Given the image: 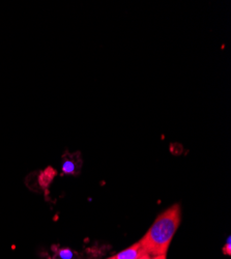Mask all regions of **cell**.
<instances>
[{"label":"cell","instance_id":"cell-1","mask_svg":"<svg viewBox=\"0 0 231 259\" xmlns=\"http://www.w3.org/2000/svg\"><path fill=\"white\" fill-rule=\"evenodd\" d=\"M180 223V206L173 204L163 211L139 242L145 253L151 256L166 255L172 237Z\"/></svg>","mask_w":231,"mask_h":259},{"label":"cell","instance_id":"cell-2","mask_svg":"<svg viewBox=\"0 0 231 259\" xmlns=\"http://www.w3.org/2000/svg\"><path fill=\"white\" fill-rule=\"evenodd\" d=\"M77 155H66L64 157V161H62L61 165V170L65 175H70V176H75L78 175L80 168L82 166V161L81 159H77Z\"/></svg>","mask_w":231,"mask_h":259},{"label":"cell","instance_id":"cell-3","mask_svg":"<svg viewBox=\"0 0 231 259\" xmlns=\"http://www.w3.org/2000/svg\"><path fill=\"white\" fill-rule=\"evenodd\" d=\"M143 254H145V251L143 250L142 246L138 242L132 245L131 247H129L128 249L119 252L113 257L114 259H139Z\"/></svg>","mask_w":231,"mask_h":259},{"label":"cell","instance_id":"cell-4","mask_svg":"<svg viewBox=\"0 0 231 259\" xmlns=\"http://www.w3.org/2000/svg\"><path fill=\"white\" fill-rule=\"evenodd\" d=\"M55 175H56V172H55V170L53 168H51V167L47 168L46 170H44L43 172H41L40 176H39V179H38L39 185L43 187V188L48 187L52 183Z\"/></svg>","mask_w":231,"mask_h":259},{"label":"cell","instance_id":"cell-5","mask_svg":"<svg viewBox=\"0 0 231 259\" xmlns=\"http://www.w3.org/2000/svg\"><path fill=\"white\" fill-rule=\"evenodd\" d=\"M223 252H224V254H228V255H230V252H231V244H230V237H228V240H227V243H226V247H224V249H223Z\"/></svg>","mask_w":231,"mask_h":259},{"label":"cell","instance_id":"cell-6","mask_svg":"<svg viewBox=\"0 0 231 259\" xmlns=\"http://www.w3.org/2000/svg\"><path fill=\"white\" fill-rule=\"evenodd\" d=\"M139 259H152V258H151V255H150V254L145 253V254H143Z\"/></svg>","mask_w":231,"mask_h":259},{"label":"cell","instance_id":"cell-7","mask_svg":"<svg viewBox=\"0 0 231 259\" xmlns=\"http://www.w3.org/2000/svg\"><path fill=\"white\" fill-rule=\"evenodd\" d=\"M152 259H166V255H158V256H154V258Z\"/></svg>","mask_w":231,"mask_h":259},{"label":"cell","instance_id":"cell-8","mask_svg":"<svg viewBox=\"0 0 231 259\" xmlns=\"http://www.w3.org/2000/svg\"><path fill=\"white\" fill-rule=\"evenodd\" d=\"M108 259H114V257H110V258H108Z\"/></svg>","mask_w":231,"mask_h":259}]
</instances>
